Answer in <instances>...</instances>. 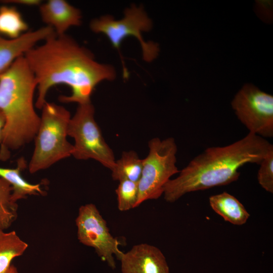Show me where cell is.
<instances>
[{
  "label": "cell",
  "mask_w": 273,
  "mask_h": 273,
  "mask_svg": "<svg viewBox=\"0 0 273 273\" xmlns=\"http://www.w3.org/2000/svg\"><path fill=\"white\" fill-rule=\"evenodd\" d=\"M119 260L122 273H170L162 251L147 243L133 246L123 253Z\"/></svg>",
  "instance_id": "10"
},
{
  "label": "cell",
  "mask_w": 273,
  "mask_h": 273,
  "mask_svg": "<svg viewBox=\"0 0 273 273\" xmlns=\"http://www.w3.org/2000/svg\"><path fill=\"white\" fill-rule=\"evenodd\" d=\"M94 114L90 101L78 104L71 118L67 134L74 140L72 156L78 160L94 159L111 170L116 161L114 154L104 139Z\"/></svg>",
  "instance_id": "7"
},
{
  "label": "cell",
  "mask_w": 273,
  "mask_h": 273,
  "mask_svg": "<svg viewBox=\"0 0 273 273\" xmlns=\"http://www.w3.org/2000/svg\"><path fill=\"white\" fill-rule=\"evenodd\" d=\"M143 159L136 152L130 150L124 151L121 157L115 161L112 169L111 176L114 180H130L138 183L141 176Z\"/></svg>",
  "instance_id": "15"
},
{
  "label": "cell",
  "mask_w": 273,
  "mask_h": 273,
  "mask_svg": "<svg viewBox=\"0 0 273 273\" xmlns=\"http://www.w3.org/2000/svg\"><path fill=\"white\" fill-rule=\"evenodd\" d=\"M231 106L249 132L264 139L273 136L272 95L252 84H245L234 96Z\"/></svg>",
  "instance_id": "8"
},
{
  "label": "cell",
  "mask_w": 273,
  "mask_h": 273,
  "mask_svg": "<svg viewBox=\"0 0 273 273\" xmlns=\"http://www.w3.org/2000/svg\"><path fill=\"white\" fill-rule=\"evenodd\" d=\"M42 21L57 35L65 34L72 26L81 23L80 11L64 0H49L39 6Z\"/></svg>",
  "instance_id": "12"
},
{
  "label": "cell",
  "mask_w": 273,
  "mask_h": 273,
  "mask_svg": "<svg viewBox=\"0 0 273 273\" xmlns=\"http://www.w3.org/2000/svg\"><path fill=\"white\" fill-rule=\"evenodd\" d=\"M2 3L6 4H15L28 7L39 6L42 2L40 0H6L2 1Z\"/></svg>",
  "instance_id": "21"
},
{
  "label": "cell",
  "mask_w": 273,
  "mask_h": 273,
  "mask_svg": "<svg viewBox=\"0 0 273 273\" xmlns=\"http://www.w3.org/2000/svg\"><path fill=\"white\" fill-rule=\"evenodd\" d=\"M28 28L27 23L15 7H0V36L10 39L17 38L27 32Z\"/></svg>",
  "instance_id": "16"
},
{
  "label": "cell",
  "mask_w": 273,
  "mask_h": 273,
  "mask_svg": "<svg viewBox=\"0 0 273 273\" xmlns=\"http://www.w3.org/2000/svg\"><path fill=\"white\" fill-rule=\"evenodd\" d=\"M5 273H18L17 268L13 264H11L8 269Z\"/></svg>",
  "instance_id": "23"
},
{
  "label": "cell",
  "mask_w": 273,
  "mask_h": 273,
  "mask_svg": "<svg viewBox=\"0 0 273 273\" xmlns=\"http://www.w3.org/2000/svg\"><path fill=\"white\" fill-rule=\"evenodd\" d=\"M54 29L49 26L29 31L15 39L0 36V76L13 63L40 41H44L54 34Z\"/></svg>",
  "instance_id": "11"
},
{
  "label": "cell",
  "mask_w": 273,
  "mask_h": 273,
  "mask_svg": "<svg viewBox=\"0 0 273 273\" xmlns=\"http://www.w3.org/2000/svg\"><path fill=\"white\" fill-rule=\"evenodd\" d=\"M75 223L79 242L93 248L99 256L114 269V256L119 260L123 253L119 248L121 243L110 233L96 206L89 203L80 206Z\"/></svg>",
  "instance_id": "9"
},
{
  "label": "cell",
  "mask_w": 273,
  "mask_h": 273,
  "mask_svg": "<svg viewBox=\"0 0 273 273\" xmlns=\"http://www.w3.org/2000/svg\"><path fill=\"white\" fill-rule=\"evenodd\" d=\"M6 123V118L4 114V113L2 112V111L0 110V142L1 141V138H2V134L3 130L4 129V128L5 127Z\"/></svg>",
  "instance_id": "22"
},
{
  "label": "cell",
  "mask_w": 273,
  "mask_h": 273,
  "mask_svg": "<svg viewBox=\"0 0 273 273\" xmlns=\"http://www.w3.org/2000/svg\"><path fill=\"white\" fill-rule=\"evenodd\" d=\"M117 206L121 211H126L136 207L138 198V183L121 180L115 190Z\"/></svg>",
  "instance_id": "19"
},
{
  "label": "cell",
  "mask_w": 273,
  "mask_h": 273,
  "mask_svg": "<svg viewBox=\"0 0 273 273\" xmlns=\"http://www.w3.org/2000/svg\"><path fill=\"white\" fill-rule=\"evenodd\" d=\"M43 41L24 55L37 81V108L41 109L55 85L66 84L71 89L70 96L59 97L61 102L81 104L91 101L99 83L115 78L113 67L96 61L90 51L66 33H55Z\"/></svg>",
  "instance_id": "1"
},
{
  "label": "cell",
  "mask_w": 273,
  "mask_h": 273,
  "mask_svg": "<svg viewBox=\"0 0 273 273\" xmlns=\"http://www.w3.org/2000/svg\"><path fill=\"white\" fill-rule=\"evenodd\" d=\"M28 247L15 231L5 233L0 231V273H5L11 265L12 260L22 255Z\"/></svg>",
  "instance_id": "17"
},
{
  "label": "cell",
  "mask_w": 273,
  "mask_h": 273,
  "mask_svg": "<svg viewBox=\"0 0 273 273\" xmlns=\"http://www.w3.org/2000/svg\"><path fill=\"white\" fill-rule=\"evenodd\" d=\"M209 202L214 211L233 224L243 225L250 216L244 205L235 197L227 192L210 196Z\"/></svg>",
  "instance_id": "13"
},
{
  "label": "cell",
  "mask_w": 273,
  "mask_h": 273,
  "mask_svg": "<svg viewBox=\"0 0 273 273\" xmlns=\"http://www.w3.org/2000/svg\"><path fill=\"white\" fill-rule=\"evenodd\" d=\"M148 148V154L143 159L136 207L160 197L167 183L179 172L176 165L177 147L174 138H154L149 141Z\"/></svg>",
  "instance_id": "6"
},
{
  "label": "cell",
  "mask_w": 273,
  "mask_h": 273,
  "mask_svg": "<svg viewBox=\"0 0 273 273\" xmlns=\"http://www.w3.org/2000/svg\"><path fill=\"white\" fill-rule=\"evenodd\" d=\"M257 180L266 191L273 193V151L269 152L259 164Z\"/></svg>",
  "instance_id": "20"
},
{
  "label": "cell",
  "mask_w": 273,
  "mask_h": 273,
  "mask_svg": "<svg viewBox=\"0 0 273 273\" xmlns=\"http://www.w3.org/2000/svg\"><path fill=\"white\" fill-rule=\"evenodd\" d=\"M151 19L142 7L131 6L124 11V17L120 20H115L110 15H104L92 20L89 27L92 31L104 34L120 55L123 66V77L127 78L128 73L124 65L120 48L123 40L128 36L136 38L142 48L144 60L151 62L155 59L159 52L157 43L144 40L142 34L152 28Z\"/></svg>",
  "instance_id": "5"
},
{
  "label": "cell",
  "mask_w": 273,
  "mask_h": 273,
  "mask_svg": "<svg viewBox=\"0 0 273 273\" xmlns=\"http://www.w3.org/2000/svg\"><path fill=\"white\" fill-rule=\"evenodd\" d=\"M35 147L28 165L31 173L48 168L57 162L72 156L73 145L67 140L70 113L64 107L46 102L41 108Z\"/></svg>",
  "instance_id": "4"
},
{
  "label": "cell",
  "mask_w": 273,
  "mask_h": 273,
  "mask_svg": "<svg viewBox=\"0 0 273 273\" xmlns=\"http://www.w3.org/2000/svg\"><path fill=\"white\" fill-rule=\"evenodd\" d=\"M11 184L0 176V231L10 228L17 218L18 205L12 199Z\"/></svg>",
  "instance_id": "18"
},
{
  "label": "cell",
  "mask_w": 273,
  "mask_h": 273,
  "mask_svg": "<svg viewBox=\"0 0 273 273\" xmlns=\"http://www.w3.org/2000/svg\"><path fill=\"white\" fill-rule=\"evenodd\" d=\"M37 81L24 56L19 57L0 76V110L6 123L0 142V160L34 139L40 118L36 113L34 94Z\"/></svg>",
  "instance_id": "3"
},
{
  "label": "cell",
  "mask_w": 273,
  "mask_h": 273,
  "mask_svg": "<svg viewBox=\"0 0 273 273\" xmlns=\"http://www.w3.org/2000/svg\"><path fill=\"white\" fill-rule=\"evenodd\" d=\"M26 166L25 160L21 158L18 160L15 168L0 167V176L8 181L12 187V199L16 202L28 195H43L39 184H31L22 176L21 170Z\"/></svg>",
  "instance_id": "14"
},
{
  "label": "cell",
  "mask_w": 273,
  "mask_h": 273,
  "mask_svg": "<svg viewBox=\"0 0 273 273\" xmlns=\"http://www.w3.org/2000/svg\"><path fill=\"white\" fill-rule=\"evenodd\" d=\"M272 151L271 143L250 132L227 146L209 147L167 183L164 198L173 203L189 193L229 185L238 179L240 168L247 163L259 165Z\"/></svg>",
  "instance_id": "2"
}]
</instances>
